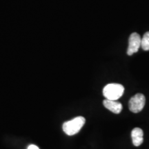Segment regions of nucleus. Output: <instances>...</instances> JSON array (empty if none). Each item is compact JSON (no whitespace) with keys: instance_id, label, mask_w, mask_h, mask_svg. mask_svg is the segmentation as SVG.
Masks as SVG:
<instances>
[{"instance_id":"1","label":"nucleus","mask_w":149,"mask_h":149,"mask_svg":"<svg viewBox=\"0 0 149 149\" xmlns=\"http://www.w3.org/2000/svg\"><path fill=\"white\" fill-rule=\"evenodd\" d=\"M85 122L84 117L81 116L77 117L71 120L64 122L62 126L63 130L66 135L70 136L74 135L79 133V130L84 125Z\"/></svg>"},{"instance_id":"2","label":"nucleus","mask_w":149,"mask_h":149,"mask_svg":"<svg viewBox=\"0 0 149 149\" xmlns=\"http://www.w3.org/2000/svg\"><path fill=\"white\" fill-rule=\"evenodd\" d=\"M124 87L120 84H109L103 89V95L106 99L117 100L123 95Z\"/></svg>"},{"instance_id":"3","label":"nucleus","mask_w":149,"mask_h":149,"mask_svg":"<svg viewBox=\"0 0 149 149\" xmlns=\"http://www.w3.org/2000/svg\"><path fill=\"white\" fill-rule=\"evenodd\" d=\"M146 102L145 96L141 93H137L130 99L128 102V108L131 112L137 113L144 109Z\"/></svg>"},{"instance_id":"4","label":"nucleus","mask_w":149,"mask_h":149,"mask_svg":"<svg viewBox=\"0 0 149 149\" xmlns=\"http://www.w3.org/2000/svg\"><path fill=\"white\" fill-rule=\"evenodd\" d=\"M141 37L137 33H133L130 35L128 40V47L127 54L128 55H132L138 51L141 46Z\"/></svg>"},{"instance_id":"5","label":"nucleus","mask_w":149,"mask_h":149,"mask_svg":"<svg viewBox=\"0 0 149 149\" xmlns=\"http://www.w3.org/2000/svg\"><path fill=\"white\" fill-rule=\"evenodd\" d=\"M103 104L104 107L115 114H119L122 111V104L117 100H110L106 99L104 100Z\"/></svg>"},{"instance_id":"6","label":"nucleus","mask_w":149,"mask_h":149,"mask_svg":"<svg viewBox=\"0 0 149 149\" xmlns=\"http://www.w3.org/2000/svg\"><path fill=\"white\" fill-rule=\"evenodd\" d=\"M144 133L140 128H135L131 132V137L133 144L135 146H139L143 143L144 138H143Z\"/></svg>"},{"instance_id":"7","label":"nucleus","mask_w":149,"mask_h":149,"mask_svg":"<svg viewBox=\"0 0 149 149\" xmlns=\"http://www.w3.org/2000/svg\"><path fill=\"white\" fill-rule=\"evenodd\" d=\"M141 47L144 51H149V32L145 33L141 40Z\"/></svg>"},{"instance_id":"8","label":"nucleus","mask_w":149,"mask_h":149,"mask_svg":"<svg viewBox=\"0 0 149 149\" xmlns=\"http://www.w3.org/2000/svg\"><path fill=\"white\" fill-rule=\"evenodd\" d=\"M28 149H40L37 146H35L34 144H31L28 147Z\"/></svg>"}]
</instances>
